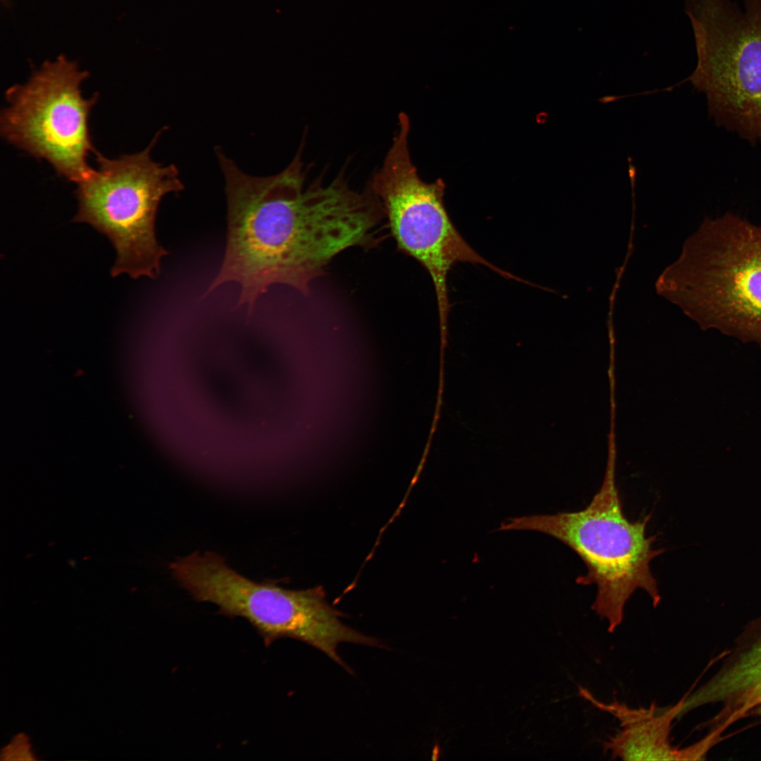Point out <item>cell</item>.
Instances as JSON below:
<instances>
[{
  "label": "cell",
  "mask_w": 761,
  "mask_h": 761,
  "mask_svg": "<svg viewBox=\"0 0 761 761\" xmlns=\"http://www.w3.org/2000/svg\"><path fill=\"white\" fill-rule=\"evenodd\" d=\"M216 152L225 181L228 234L208 292L236 283L237 304L251 313L271 285L307 295L311 281L335 256L378 243L376 228L385 215L369 186L356 192L340 174L327 185L317 180L304 189L300 151L285 170L268 177L247 175L220 149Z\"/></svg>",
  "instance_id": "6da1fadb"
},
{
  "label": "cell",
  "mask_w": 761,
  "mask_h": 761,
  "mask_svg": "<svg viewBox=\"0 0 761 761\" xmlns=\"http://www.w3.org/2000/svg\"><path fill=\"white\" fill-rule=\"evenodd\" d=\"M409 130L408 116L400 113L392 145L369 186L381 202L398 248L418 261L432 279L444 338L451 308L447 276L457 263L481 264L506 278L527 282L487 261L461 235L445 206L443 180L424 182L412 163Z\"/></svg>",
  "instance_id": "8992f818"
},
{
  "label": "cell",
  "mask_w": 761,
  "mask_h": 761,
  "mask_svg": "<svg viewBox=\"0 0 761 761\" xmlns=\"http://www.w3.org/2000/svg\"><path fill=\"white\" fill-rule=\"evenodd\" d=\"M656 287L703 329L761 347V225L705 218Z\"/></svg>",
  "instance_id": "7a4b0ae2"
},
{
  "label": "cell",
  "mask_w": 761,
  "mask_h": 761,
  "mask_svg": "<svg viewBox=\"0 0 761 761\" xmlns=\"http://www.w3.org/2000/svg\"><path fill=\"white\" fill-rule=\"evenodd\" d=\"M1 1H4L5 3H6L8 1V0H1Z\"/></svg>",
  "instance_id": "7c38bea8"
},
{
  "label": "cell",
  "mask_w": 761,
  "mask_h": 761,
  "mask_svg": "<svg viewBox=\"0 0 761 761\" xmlns=\"http://www.w3.org/2000/svg\"><path fill=\"white\" fill-rule=\"evenodd\" d=\"M175 579L198 602L218 607V613L247 620L269 646L283 638L319 650L343 668L338 652L342 643L365 645L368 636L342 623L339 611L320 588L290 590L272 582L258 583L239 574L214 552H194L170 565Z\"/></svg>",
  "instance_id": "277c9868"
},
{
  "label": "cell",
  "mask_w": 761,
  "mask_h": 761,
  "mask_svg": "<svg viewBox=\"0 0 761 761\" xmlns=\"http://www.w3.org/2000/svg\"><path fill=\"white\" fill-rule=\"evenodd\" d=\"M579 695L599 710L608 712L620 722L621 730L603 743L605 751L613 758L624 760H693L706 754L698 741L679 749L671 745L673 721L681 711V699L674 705L659 708L652 703L649 708H631L617 700L605 703L588 690L579 688Z\"/></svg>",
  "instance_id": "30bf717a"
},
{
  "label": "cell",
  "mask_w": 761,
  "mask_h": 761,
  "mask_svg": "<svg viewBox=\"0 0 761 761\" xmlns=\"http://www.w3.org/2000/svg\"><path fill=\"white\" fill-rule=\"evenodd\" d=\"M686 0L697 66L686 80L717 125L761 142V0Z\"/></svg>",
  "instance_id": "5b68a950"
},
{
  "label": "cell",
  "mask_w": 761,
  "mask_h": 761,
  "mask_svg": "<svg viewBox=\"0 0 761 761\" xmlns=\"http://www.w3.org/2000/svg\"><path fill=\"white\" fill-rule=\"evenodd\" d=\"M439 755H440V748H439L438 745H436L433 748V760H437L438 758Z\"/></svg>",
  "instance_id": "8fae6325"
},
{
  "label": "cell",
  "mask_w": 761,
  "mask_h": 761,
  "mask_svg": "<svg viewBox=\"0 0 761 761\" xmlns=\"http://www.w3.org/2000/svg\"><path fill=\"white\" fill-rule=\"evenodd\" d=\"M650 518L651 514L631 521L625 516L613 470L609 469L600 489L584 509L509 518L499 530L540 531L576 552L587 569L576 582L596 586L591 608L607 621L612 633L621 624L626 603L637 589L648 593L655 607L661 600L650 564L664 550L652 547L655 536H646Z\"/></svg>",
  "instance_id": "3957f363"
},
{
  "label": "cell",
  "mask_w": 761,
  "mask_h": 761,
  "mask_svg": "<svg viewBox=\"0 0 761 761\" xmlns=\"http://www.w3.org/2000/svg\"><path fill=\"white\" fill-rule=\"evenodd\" d=\"M719 705L705 724L719 741L736 722L761 717V616L749 622L716 673L693 693L682 698L679 717L703 705Z\"/></svg>",
  "instance_id": "9c48e42d"
},
{
  "label": "cell",
  "mask_w": 761,
  "mask_h": 761,
  "mask_svg": "<svg viewBox=\"0 0 761 761\" xmlns=\"http://www.w3.org/2000/svg\"><path fill=\"white\" fill-rule=\"evenodd\" d=\"M175 185L163 171L142 159L121 157L103 163L78 184L74 221L89 224L106 235L116 252L113 277L154 278L167 254L156 237L159 204Z\"/></svg>",
  "instance_id": "ba28073f"
},
{
  "label": "cell",
  "mask_w": 761,
  "mask_h": 761,
  "mask_svg": "<svg viewBox=\"0 0 761 761\" xmlns=\"http://www.w3.org/2000/svg\"><path fill=\"white\" fill-rule=\"evenodd\" d=\"M89 73L61 55L46 61L23 85L6 92L8 106L0 117L1 136L57 173L77 184L92 172L87 159L95 151L88 120L98 96L85 99L82 82Z\"/></svg>",
  "instance_id": "52a82bcc"
}]
</instances>
